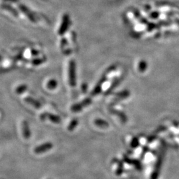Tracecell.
Wrapping results in <instances>:
<instances>
[{
	"mask_svg": "<svg viewBox=\"0 0 179 179\" xmlns=\"http://www.w3.org/2000/svg\"><path fill=\"white\" fill-rule=\"evenodd\" d=\"M76 67L75 62L73 61H70L69 65V82L71 86L74 87L76 86Z\"/></svg>",
	"mask_w": 179,
	"mask_h": 179,
	"instance_id": "cell-1",
	"label": "cell"
},
{
	"mask_svg": "<svg viewBox=\"0 0 179 179\" xmlns=\"http://www.w3.org/2000/svg\"><path fill=\"white\" fill-rule=\"evenodd\" d=\"M91 102H92L91 99L86 98L82 102H80L79 104H75V105H74L71 107V110H72V111H74V112H77V111H80L84 107L88 106L89 104H90Z\"/></svg>",
	"mask_w": 179,
	"mask_h": 179,
	"instance_id": "cell-2",
	"label": "cell"
},
{
	"mask_svg": "<svg viewBox=\"0 0 179 179\" xmlns=\"http://www.w3.org/2000/svg\"><path fill=\"white\" fill-rule=\"evenodd\" d=\"M53 145L51 143H44L40 145V146L39 147H37L35 149V152L36 153H43L44 151H47L48 150H50V149L53 148Z\"/></svg>",
	"mask_w": 179,
	"mask_h": 179,
	"instance_id": "cell-3",
	"label": "cell"
},
{
	"mask_svg": "<svg viewBox=\"0 0 179 179\" xmlns=\"http://www.w3.org/2000/svg\"><path fill=\"white\" fill-rule=\"evenodd\" d=\"M44 118H48L50 120L54 123V124H59L60 122L61 121V119L60 118V117H58V115H55L53 114H44L41 115V119H44Z\"/></svg>",
	"mask_w": 179,
	"mask_h": 179,
	"instance_id": "cell-4",
	"label": "cell"
},
{
	"mask_svg": "<svg viewBox=\"0 0 179 179\" xmlns=\"http://www.w3.org/2000/svg\"><path fill=\"white\" fill-rule=\"evenodd\" d=\"M106 80V76H104L101 80H100V81L99 82V83L96 85V86L95 87V88L94 89V90H93L92 93V95L93 96H96L98 94H99V93L101 92L102 90V84L104 83Z\"/></svg>",
	"mask_w": 179,
	"mask_h": 179,
	"instance_id": "cell-5",
	"label": "cell"
},
{
	"mask_svg": "<svg viewBox=\"0 0 179 179\" xmlns=\"http://www.w3.org/2000/svg\"><path fill=\"white\" fill-rule=\"evenodd\" d=\"M22 126H23V135L25 137V139H29L30 137V135H31V134H30V131H29V126L27 123L26 121H23V124H22Z\"/></svg>",
	"mask_w": 179,
	"mask_h": 179,
	"instance_id": "cell-6",
	"label": "cell"
},
{
	"mask_svg": "<svg viewBox=\"0 0 179 179\" xmlns=\"http://www.w3.org/2000/svg\"><path fill=\"white\" fill-rule=\"evenodd\" d=\"M25 100L27 102H28L29 104H31V105L33 106L37 107V108H40V107H41L40 103H39L38 102L36 101V100H35L34 99H33L31 98H26Z\"/></svg>",
	"mask_w": 179,
	"mask_h": 179,
	"instance_id": "cell-7",
	"label": "cell"
},
{
	"mask_svg": "<svg viewBox=\"0 0 179 179\" xmlns=\"http://www.w3.org/2000/svg\"><path fill=\"white\" fill-rule=\"evenodd\" d=\"M95 124L97 125V126H99L100 127V128H107V127H108V125H109V124H108V123L105 121V120H103V119H96V120L95 121Z\"/></svg>",
	"mask_w": 179,
	"mask_h": 179,
	"instance_id": "cell-8",
	"label": "cell"
},
{
	"mask_svg": "<svg viewBox=\"0 0 179 179\" xmlns=\"http://www.w3.org/2000/svg\"><path fill=\"white\" fill-rule=\"evenodd\" d=\"M57 86V82L54 79L51 80L47 84V87L50 90H53Z\"/></svg>",
	"mask_w": 179,
	"mask_h": 179,
	"instance_id": "cell-9",
	"label": "cell"
},
{
	"mask_svg": "<svg viewBox=\"0 0 179 179\" xmlns=\"http://www.w3.org/2000/svg\"><path fill=\"white\" fill-rule=\"evenodd\" d=\"M138 68H139V70L140 72H144L147 68V62L143 61H141L139 64V67H138Z\"/></svg>",
	"mask_w": 179,
	"mask_h": 179,
	"instance_id": "cell-10",
	"label": "cell"
},
{
	"mask_svg": "<svg viewBox=\"0 0 179 179\" xmlns=\"http://www.w3.org/2000/svg\"><path fill=\"white\" fill-rule=\"evenodd\" d=\"M78 121L77 120V119H74V120H72L71 123L68 126V129L70 130V131H72V130H74V128H76V126L78 125Z\"/></svg>",
	"mask_w": 179,
	"mask_h": 179,
	"instance_id": "cell-11",
	"label": "cell"
},
{
	"mask_svg": "<svg viewBox=\"0 0 179 179\" xmlns=\"http://www.w3.org/2000/svg\"><path fill=\"white\" fill-rule=\"evenodd\" d=\"M129 94V92L127 90L125 91H123L121 92H119L116 94V96L119 98H126V97H128Z\"/></svg>",
	"mask_w": 179,
	"mask_h": 179,
	"instance_id": "cell-12",
	"label": "cell"
},
{
	"mask_svg": "<svg viewBox=\"0 0 179 179\" xmlns=\"http://www.w3.org/2000/svg\"><path fill=\"white\" fill-rule=\"evenodd\" d=\"M26 89H27V86L25 85L20 86H19L16 89V92L17 93V94H21L22 92H23L26 90Z\"/></svg>",
	"mask_w": 179,
	"mask_h": 179,
	"instance_id": "cell-13",
	"label": "cell"
},
{
	"mask_svg": "<svg viewBox=\"0 0 179 179\" xmlns=\"http://www.w3.org/2000/svg\"><path fill=\"white\" fill-rule=\"evenodd\" d=\"M139 145V141L137 139V138H134L132 142V147H136Z\"/></svg>",
	"mask_w": 179,
	"mask_h": 179,
	"instance_id": "cell-14",
	"label": "cell"
}]
</instances>
